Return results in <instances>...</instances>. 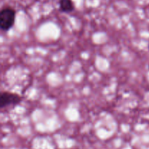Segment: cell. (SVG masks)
<instances>
[{
  "label": "cell",
  "mask_w": 149,
  "mask_h": 149,
  "mask_svg": "<svg viewBox=\"0 0 149 149\" xmlns=\"http://www.w3.org/2000/svg\"><path fill=\"white\" fill-rule=\"evenodd\" d=\"M16 11L11 7H4L0 11V29L2 31H8L14 26Z\"/></svg>",
  "instance_id": "obj_1"
},
{
  "label": "cell",
  "mask_w": 149,
  "mask_h": 149,
  "mask_svg": "<svg viewBox=\"0 0 149 149\" xmlns=\"http://www.w3.org/2000/svg\"><path fill=\"white\" fill-rule=\"evenodd\" d=\"M23 100V97L17 93L8 91L2 92L0 95V109L11 106H17Z\"/></svg>",
  "instance_id": "obj_2"
},
{
  "label": "cell",
  "mask_w": 149,
  "mask_h": 149,
  "mask_svg": "<svg viewBox=\"0 0 149 149\" xmlns=\"http://www.w3.org/2000/svg\"><path fill=\"white\" fill-rule=\"evenodd\" d=\"M59 8L64 13H72L75 10V5L73 0H59Z\"/></svg>",
  "instance_id": "obj_3"
},
{
  "label": "cell",
  "mask_w": 149,
  "mask_h": 149,
  "mask_svg": "<svg viewBox=\"0 0 149 149\" xmlns=\"http://www.w3.org/2000/svg\"><path fill=\"white\" fill-rule=\"evenodd\" d=\"M148 49H149V45H148Z\"/></svg>",
  "instance_id": "obj_4"
},
{
  "label": "cell",
  "mask_w": 149,
  "mask_h": 149,
  "mask_svg": "<svg viewBox=\"0 0 149 149\" xmlns=\"http://www.w3.org/2000/svg\"><path fill=\"white\" fill-rule=\"evenodd\" d=\"M148 68H149V65H148Z\"/></svg>",
  "instance_id": "obj_5"
}]
</instances>
